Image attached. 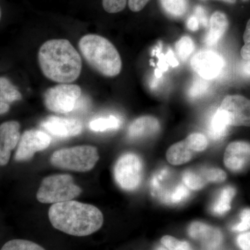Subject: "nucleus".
Returning a JSON list of instances; mask_svg holds the SVG:
<instances>
[{"instance_id":"cd10ccee","label":"nucleus","mask_w":250,"mask_h":250,"mask_svg":"<svg viewBox=\"0 0 250 250\" xmlns=\"http://www.w3.org/2000/svg\"><path fill=\"white\" fill-rule=\"evenodd\" d=\"M161 243L169 250H192L191 247L187 242L179 241L170 236L163 237Z\"/></svg>"},{"instance_id":"2eb2a0df","label":"nucleus","mask_w":250,"mask_h":250,"mask_svg":"<svg viewBox=\"0 0 250 250\" xmlns=\"http://www.w3.org/2000/svg\"><path fill=\"white\" fill-rule=\"evenodd\" d=\"M188 233L194 239L200 241L211 249L220 246L223 241V235L220 230L200 222L192 223L189 227Z\"/></svg>"},{"instance_id":"9b49d317","label":"nucleus","mask_w":250,"mask_h":250,"mask_svg":"<svg viewBox=\"0 0 250 250\" xmlns=\"http://www.w3.org/2000/svg\"><path fill=\"white\" fill-rule=\"evenodd\" d=\"M192 68L202 79L213 80L220 75L225 66L223 57L213 51H202L192 57Z\"/></svg>"},{"instance_id":"473e14b6","label":"nucleus","mask_w":250,"mask_h":250,"mask_svg":"<svg viewBox=\"0 0 250 250\" xmlns=\"http://www.w3.org/2000/svg\"><path fill=\"white\" fill-rule=\"evenodd\" d=\"M195 16L197 18V20H198L200 24H202V25L205 27H208V18H207L205 10L204 9L202 6H196V8L195 9Z\"/></svg>"},{"instance_id":"20e7f679","label":"nucleus","mask_w":250,"mask_h":250,"mask_svg":"<svg viewBox=\"0 0 250 250\" xmlns=\"http://www.w3.org/2000/svg\"><path fill=\"white\" fill-rule=\"evenodd\" d=\"M99 159L96 147L81 146L56 151L51 156L50 162L59 168L84 172L92 170Z\"/></svg>"},{"instance_id":"72a5a7b5","label":"nucleus","mask_w":250,"mask_h":250,"mask_svg":"<svg viewBox=\"0 0 250 250\" xmlns=\"http://www.w3.org/2000/svg\"><path fill=\"white\" fill-rule=\"evenodd\" d=\"M238 246L243 250H250V232L242 233L237 238Z\"/></svg>"},{"instance_id":"4468645a","label":"nucleus","mask_w":250,"mask_h":250,"mask_svg":"<svg viewBox=\"0 0 250 250\" xmlns=\"http://www.w3.org/2000/svg\"><path fill=\"white\" fill-rule=\"evenodd\" d=\"M250 161V143L238 141L230 143L227 147L224 162L229 170L234 172L243 170Z\"/></svg>"},{"instance_id":"58836bf2","label":"nucleus","mask_w":250,"mask_h":250,"mask_svg":"<svg viewBox=\"0 0 250 250\" xmlns=\"http://www.w3.org/2000/svg\"><path fill=\"white\" fill-rule=\"evenodd\" d=\"M202 1H207V0H202ZM220 1H225V2L230 3V4H234L236 0H220Z\"/></svg>"},{"instance_id":"4be33fe9","label":"nucleus","mask_w":250,"mask_h":250,"mask_svg":"<svg viewBox=\"0 0 250 250\" xmlns=\"http://www.w3.org/2000/svg\"><path fill=\"white\" fill-rule=\"evenodd\" d=\"M22 94L8 79L0 77V103L9 104L20 101Z\"/></svg>"},{"instance_id":"79ce46f5","label":"nucleus","mask_w":250,"mask_h":250,"mask_svg":"<svg viewBox=\"0 0 250 250\" xmlns=\"http://www.w3.org/2000/svg\"><path fill=\"white\" fill-rule=\"evenodd\" d=\"M243 1H249V0H243Z\"/></svg>"},{"instance_id":"c756f323","label":"nucleus","mask_w":250,"mask_h":250,"mask_svg":"<svg viewBox=\"0 0 250 250\" xmlns=\"http://www.w3.org/2000/svg\"><path fill=\"white\" fill-rule=\"evenodd\" d=\"M208 88V83L206 81L197 80L189 90V96L191 98H196L201 96Z\"/></svg>"},{"instance_id":"0eeeda50","label":"nucleus","mask_w":250,"mask_h":250,"mask_svg":"<svg viewBox=\"0 0 250 250\" xmlns=\"http://www.w3.org/2000/svg\"><path fill=\"white\" fill-rule=\"evenodd\" d=\"M82 95L79 85L62 83L46 90L44 103L49 111L67 113L73 111Z\"/></svg>"},{"instance_id":"a211bd4d","label":"nucleus","mask_w":250,"mask_h":250,"mask_svg":"<svg viewBox=\"0 0 250 250\" xmlns=\"http://www.w3.org/2000/svg\"><path fill=\"white\" fill-rule=\"evenodd\" d=\"M230 125L220 108L210 117L208 125V135L213 141H220L227 136Z\"/></svg>"},{"instance_id":"bb28decb","label":"nucleus","mask_w":250,"mask_h":250,"mask_svg":"<svg viewBox=\"0 0 250 250\" xmlns=\"http://www.w3.org/2000/svg\"><path fill=\"white\" fill-rule=\"evenodd\" d=\"M188 147L194 152H200L205 150L208 146V141L205 135L194 133L189 135L186 139Z\"/></svg>"},{"instance_id":"6e6552de","label":"nucleus","mask_w":250,"mask_h":250,"mask_svg":"<svg viewBox=\"0 0 250 250\" xmlns=\"http://www.w3.org/2000/svg\"><path fill=\"white\" fill-rule=\"evenodd\" d=\"M143 171L141 158L133 153H127L121 156L117 161L114 168L115 179L122 188L132 191L141 184Z\"/></svg>"},{"instance_id":"4c0bfd02","label":"nucleus","mask_w":250,"mask_h":250,"mask_svg":"<svg viewBox=\"0 0 250 250\" xmlns=\"http://www.w3.org/2000/svg\"><path fill=\"white\" fill-rule=\"evenodd\" d=\"M9 104L0 103V115L7 113V112L9 111Z\"/></svg>"},{"instance_id":"f03ea898","label":"nucleus","mask_w":250,"mask_h":250,"mask_svg":"<svg viewBox=\"0 0 250 250\" xmlns=\"http://www.w3.org/2000/svg\"><path fill=\"white\" fill-rule=\"evenodd\" d=\"M48 214L54 228L75 236L96 232L104 223L103 213L96 207L72 200L54 204Z\"/></svg>"},{"instance_id":"39448f33","label":"nucleus","mask_w":250,"mask_h":250,"mask_svg":"<svg viewBox=\"0 0 250 250\" xmlns=\"http://www.w3.org/2000/svg\"><path fill=\"white\" fill-rule=\"evenodd\" d=\"M82 192V188L75 184L71 176L55 174L42 180L36 197L41 203L57 204L73 200Z\"/></svg>"},{"instance_id":"9d476101","label":"nucleus","mask_w":250,"mask_h":250,"mask_svg":"<svg viewBox=\"0 0 250 250\" xmlns=\"http://www.w3.org/2000/svg\"><path fill=\"white\" fill-rule=\"evenodd\" d=\"M51 141L50 136L40 130L24 131L18 143L15 159L17 161L29 160L36 152L47 149Z\"/></svg>"},{"instance_id":"ddd939ff","label":"nucleus","mask_w":250,"mask_h":250,"mask_svg":"<svg viewBox=\"0 0 250 250\" xmlns=\"http://www.w3.org/2000/svg\"><path fill=\"white\" fill-rule=\"evenodd\" d=\"M41 126L56 137L62 139L77 136L83 130V125L78 120L54 116L47 118Z\"/></svg>"},{"instance_id":"f8f14e48","label":"nucleus","mask_w":250,"mask_h":250,"mask_svg":"<svg viewBox=\"0 0 250 250\" xmlns=\"http://www.w3.org/2000/svg\"><path fill=\"white\" fill-rule=\"evenodd\" d=\"M21 125L17 121H8L0 125V166L9 163L11 151L21 139Z\"/></svg>"},{"instance_id":"f704fd0d","label":"nucleus","mask_w":250,"mask_h":250,"mask_svg":"<svg viewBox=\"0 0 250 250\" xmlns=\"http://www.w3.org/2000/svg\"><path fill=\"white\" fill-rule=\"evenodd\" d=\"M149 0H129V9L134 12H139L147 4Z\"/></svg>"},{"instance_id":"6ab92c4d","label":"nucleus","mask_w":250,"mask_h":250,"mask_svg":"<svg viewBox=\"0 0 250 250\" xmlns=\"http://www.w3.org/2000/svg\"><path fill=\"white\" fill-rule=\"evenodd\" d=\"M193 154V151L188 147L185 141H183L171 146L166 154V158L172 165H182L188 162Z\"/></svg>"},{"instance_id":"7ed1b4c3","label":"nucleus","mask_w":250,"mask_h":250,"mask_svg":"<svg viewBox=\"0 0 250 250\" xmlns=\"http://www.w3.org/2000/svg\"><path fill=\"white\" fill-rule=\"evenodd\" d=\"M79 47L86 62L104 76L115 77L121 72V56L106 38L95 34L85 35L80 39Z\"/></svg>"},{"instance_id":"ea45409f","label":"nucleus","mask_w":250,"mask_h":250,"mask_svg":"<svg viewBox=\"0 0 250 250\" xmlns=\"http://www.w3.org/2000/svg\"><path fill=\"white\" fill-rule=\"evenodd\" d=\"M156 250H166L165 248H159Z\"/></svg>"},{"instance_id":"f3484780","label":"nucleus","mask_w":250,"mask_h":250,"mask_svg":"<svg viewBox=\"0 0 250 250\" xmlns=\"http://www.w3.org/2000/svg\"><path fill=\"white\" fill-rule=\"evenodd\" d=\"M229 25L226 16L220 11L212 15L209 27L205 36V42L208 45H214L223 37Z\"/></svg>"},{"instance_id":"e433bc0d","label":"nucleus","mask_w":250,"mask_h":250,"mask_svg":"<svg viewBox=\"0 0 250 250\" xmlns=\"http://www.w3.org/2000/svg\"><path fill=\"white\" fill-rule=\"evenodd\" d=\"M241 72L243 76L250 77V60H246L241 67Z\"/></svg>"},{"instance_id":"393cba45","label":"nucleus","mask_w":250,"mask_h":250,"mask_svg":"<svg viewBox=\"0 0 250 250\" xmlns=\"http://www.w3.org/2000/svg\"><path fill=\"white\" fill-rule=\"evenodd\" d=\"M1 250H45L34 242L27 240H11L5 243Z\"/></svg>"},{"instance_id":"1a4fd4ad","label":"nucleus","mask_w":250,"mask_h":250,"mask_svg":"<svg viewBox=\"0 0 250 250\" xmlns=\"http://www.w3.org/2000/svg\"><path fill=\"white\" fill-rule=\"evenodd\" d=\"M220 108L230 126H250V100L241 95H229Z\"/></svg>"},{"instance_id":"b1692460","label":"nucleus","mask_w":250,"mask_h":250,"mask_svg":"<svg viewBox=\"0 0 250 250\" xmlns=\"http://www.w3.org/2000/svg\"><path fill=\"white\" fill-rule=\"evenodd\" d=\"M121 121L118 117L111 116L108 118H100L93 120L89 124L90 129L94 131H104L117 129L121 126Z\"/></svg>"},{"instance_id":"412c9836","label":"nucleus","mask_w":250,"mask_h":250,"mask_svg":"<svg viewBox=\"0 0 250 250\" xmlns=\"http://www.w3.org/2000/svg\"><path fill=\"white\" fill-rule=\"evenodd\" d=\"M236 193V190L231 187L224 188L216 201L212 207V211L216 215H223L231 208V202Z\"/></svg>"},{"instance_id":"423d86ee","label":"nucleus","mask_w":250,"mask_h":250,"mask_svg":"<svg viewBox=\"0 0 250 250\" xmlns=\"http://www.w3.org/2000/svg\"><path fill=\"white\" fill-rule=\"evenodd\" d=\"M151 188L153 195L167 205L181 203L190 195L183 182H172L168 169H162L154 174L151 181Z\"/></svg>"},{"instance_id":"c9c22d12","label":"nucleus","mask_w":250,"mask_h":250,"mask_svg":"<svg viewBox=\"0 0 250 250\" xmlns=\"http://www.w3.org/2000/svg\"><path fill=\"white\" fill-rule=\"evenodd\" d=\"M188 28L192 31H197L200 28V22L195 16H192L189 18L187 22Z\"/></svg>"},{"instance_id":"f257e3e1","label":"nucleus","mask_w":250,"mask_h":250,"mask_svg":"<svg viewBox=\"0 0 250 250\" xmlns=\"http://www.w3.org/2000/svg\"><path fill=\"white\" fill-rule=\"evenodd\" d=\"M39 62L45 76L59 83L75 82L82 72V58L65 39H52L42 44L39 49Z\"/></svg>"},{"instance_id":"dca6fc26","label":"nucleus","mask_w":250,"mask_h":250,"mask_svg":"<svg viewBox=\"0 0 250 250\" xmlns=\"http://www.w3.org/2000/svg\"><path fill=\"white\" fill-rule=\"evenodd\" d=\"M160 129V124L152 116H143L130 125L128 135L131 139H138L155 135Z\"/></svg>"},{"instance_id":"a878e982","label":"nucleus","mask_w":250,"mask_h":250,"mask_svg":"<svg viewBox=\"0 0 250 250\" xmlns=\"http://www.w3.org/2000/svg\"><path fill=\"white\" fill-rule=\"evenodd\" d=\"M176 51L181 60L186 61L195 49L193 41L188 36H184L177 41L175 45Z\"/></svg>"},{"instance_id":"5701e85b","label":"nucleus","mask_w":250,"mask_h":250,"mask_svg":"<svg viewBox=\"0 0 250 250\" xmlns=\"http://www.w3.org/2000/svg\"><path fill=\"white\" fill-rule=\"evenodd\" d=\"M166 14L173 18L183 16L187 10V0H160Z\"/></svg>"},{"instance_id":"2f4dec72","label":"nucleus","mask_w":250,"mask_h":250,"mask_svg":"<svg viewBox=\"0 0 250 250\" xmlns=\"http://www.w3.org/2000/svg\"><path fill=\"white\" fill-rule=\"evenodd\" d=\"M244 45L241 49V57L244 60H250V20L247 24L246 31L244 36Z\"/></svg>"},{"instance_id":"a19ab883","label":"nucleus","mask_w":250,"mask_h":250,"mask_svg":"<svg viewBox=\"0 0 250 250\" xmlns=\"http://www.w3.org/2000/svg\"><path fill=\"white\" fill-rule=\"evenodd\" d=\"M1 9H0V20H1Z\"/></svg>"},{"instance_id":"c85d7f7f","label":"nucleus","mask_w":250,"mask_h":250,"mask_svg":"<svg viewBox=\"0 0 250 250\" xmlns=\"http://www.w3.org/2000/svg\"><path fill=\"white\" fill-rule=\"evenodd\" d=\"M127 0H103L104 9L109 14L121 12L125 9Z\"/></svg>"},{"instance_id":"aec40b11","label":"nucleus","mask_w":250,"mask_h":250,"mask_svg":"<svg viewBox=\"0 0 250 250\" xmlns=\"http://www.w3.org/2000/svg\"><path fill=\"white\" fill-rule=\"evenodd\" d=\"M182 182L188 188L200 190L208 183L205 168L199 170H188L184 172Z\"/></svg>"},{"instance_id":"7c9ffc66","label":"nucleus","mask_w":250,"mask_h":250,"mask_svg":"<svg viewBox=\"0 0 250 250\" xmlns=\"http://www.w3.org/2000/svg\"><path fill=\"white\" fill-rule=\"evenodd\" d=\"M241 222L233 227L232 229L236 231H244L250 229V209L246 208L241 212Z\"/></svg>"}]
</instances>
